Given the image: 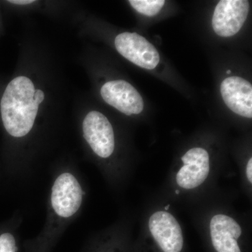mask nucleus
I'll return each instance as SVG.
<instances>
[{"instance_id": "2eb2a0df", "label": "nucleus", "mask_w": 252, "mask_h": 252, "mask_svg": "<svg viewBox=\"0 0 252 252\" xmlns=\"http://www.w3.org/2000/svg\"><path fill=\"white\" fill-rule=\"evenodd\" d=\"M169 207H170V205H167V206L165 207V211H167V210H168Z\"/></svg>"}, {"instance_id": "39448f33", "label": "nucleus", "mask_w": 252, "mask_h": 252, "mask_svg": "<svg viewBox=\"0 0 252 252\" xmlns=\"http://www.w3.org/2000/svg\"><path fill=\"white\" fill-rule=\"evenodd\" d=\"M152 236L163 252H181L184 245L182 230L175 217L166 211H158L149 220Z\"/></svg>"}, {"instance_id": "9d476101", "label": "nucleus", "mask_w": 252, "mask_h": 252, "mask_svg": "<svg viewBox=\"0 0 252 252\" xmlns=\"http://www.w3.org/2000/svg\"><path fill=\"white\" fill-rule=\"evenodd\" d=\"M131 6L140 14L154 16L158 14L165 4L164 0H130Z\"/></svg>"}, {"instance_id": "7ed1b4c3", "label": "nucleus", "mask_w": 252, "mask_h": 252, "mask_svg": "<svg viewBox=\"0 0 252 252\" xmlns=\"http://www.w3.org/2000/svg\"><path fill=\"white\" fill-rule=\"evenodd\" d=\"M118 52L139 67L153 69L160 62L157 49L137 33L124 32L115 39Z\"/></svg>"}, {"instance_id": "f03ea898", "label": "nucleus", "mask_w": 252, "mask_h": 252, "mask_svg": "<svg viewBox=\"0 0 252 252\" xmlns=\"http://www.w3.org/2000/svg\"><path fill=\"white\" fill-rule=\"evenodd\" d=\"M83 134L93 152L99 157L107 158L115 147L112 124L102 113L92 111L86 115L82 125Z\"/></svg>"}, {"instance_id": "4468645a", "label": "nucleus", "mask_w": 252, "mask_h": 252, "mask_svg": "<svg viewBox=\"0 0 252 252\" xmlns=\"http://www.w3.org/2000/svg\"><path fill=\"white\" fill-rule=\"evenodd\" d=\"M9 1L13 3V4L24 5L31 4V3L34 2V0H13V1Z\"/></svg>"}, {"instance_id": "f8f14e48", "label": "nucleus", "mask_w": 252, "mask_h": 252, "mask_svg": "<svg viewBox=\"0 0 252 252\" xmlns=\"http://www.w3.org/2000/svg\"><path fill=\"white\" fill-rule=\"evenodd\" d=\"M247 177L250 183L252 182V159L250 158L248 162L246 170Z\"/></svg>"}, {"instance_id": "f257e3e1", "label": "nucleus", "mask_w": 252, "mask_h": 252, "mask_svg": "<svg viewBox=\"0 0 252 252\" xmlns=\"http://www.w3.org/2000/svg\"><path fill=\"white\" fill-rule=\"evenodd\" d=\"M35 91L32 81L24 76L15 78L5 89L1 100V119L12 137H25L34 126L39 105L34 97Z\"/></svg>"}, {"instance_id": "dca6fc26", "label": "nucleus", "mask_w": 252, "mask_h": 252, "mask_svg": "<svg viewBox=\"0 0 252 252\" xmlns=\"http://www.w3.org/2000/svg\"><path fill=\"white\" fill-rule=\"evenodd\" d=\"M175 193L177 194L180 193V190H176Z\"/></svg>"}, {"instance_id": "0eeeda50", "label": "nucleus", "mask_w": 252, "mask_h": 252, "mask_svg": "<svg viewBox=\"0 0 252 252\" xmlns=\"http://www.w3.org/2000/svg\"><path fill=\"white\" fill-rule=\"evenodd\" d=\"M184 165L176 176L177 185L182 188H196L205 182L210 172V157L205 149L193 148L182 158Z\"/></svg>"}, {"instance_id": "ddd939ff", "label": "nucleus", "mask_w": 252, "mask_h": 252, "mask_svg": "<svg viewBox=\"0 0 252 252\" xmlns=\"http://www.w3.org/2000/svg\"><path fill=\"white\" fill-rule=\"evenodd\" d=\"M44 97H45V96H44V93L42 91L39 90V89L35 91L34 97H35V99L37 100V102H39V104L44 101Z\"/></svg>"}, {"instance_id": "f3484780", "label": "nucleus", "mask_w": 252, "mask_h": 252, "mask_svg": "<svg viewBox=\"0 0 252 252\" xmlns=\"http://www.w3.org/2000/svg\"><path fill=\"white\" fill-rule=\"evenodd\" d=\"M230 72H230V70H228V71H227V74H230Z\"/></svg>"}, {"instance_id": "20e7f679", "label": "nucleus", "mask_w": 252, "mask_h": 252, "mask_svg": "<svg viewBox=\"0 0 252 252\" xmlns=\"http://www.w3.org/2000/svg\"><path fill=\"white\" fill-rule=\"evenodd\" d=\"M250 4L247 0H222L215 8L212 27L219 36L228 37L240 31L248 18Z\"/></svg>"}, {"instance_id": "1a4fd4ad", "label": "nucleus", "mask_w": 252, "mask_h": 252, "mask_svg": "<svg viewBox=\"0 0 252 252\" xmlns=\"http://www.w3.org/2000/svg\"><path fill=\"white\" fill-rule=\"evenodd\" d=\"M210 235L217 252H241L238 243L242 235L241 227L231 217L224 215L212 217Z\"/></svg>"}, {"instance_id": "6e6552de", "label": "nucleus", "mask_w": 252, "mask_h": 252, "mask_svg": "<svg viewBox=\"0 0 252 252\" xmlns=\"http://www.w3.org/2000/svg\"><path fill=\"white\" fill-rule=\"evenodd\" d=\"M220 94L227 107L242 117H252V86L243 78H226L220 85Z\"/></svg>"}, {"instance_id": "423d86ee", "label": "nucleus", "mask_w": 252, "mask_h": 252, "mask_svg": "<svg viewBox=\"0 0 252 252\" xmlns=\"http://www.w3.org/2000/svg\"><path fill=\"white\" fill-rule=\"evenodd\" d=\"M101 95L107 104L127 116L140 114L144 109L142 96L126 81L106 83L101 89Z\"/></svg>"}, {"instance_id": "9b49d317", "label": "nucleus", "mask_w": 252, "mask_h": 252, "mask_svg": "<svg viewBox=\"0 0 252 252\" xmlns=\"http://www.w3.org/2000/svg\"><path fill=\"white\" fill-rule=\"evenodd\" d=\"M17 245L14 235L4 233L0 235V252H17Z\"/></svg>"}]
</instances>
